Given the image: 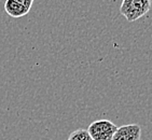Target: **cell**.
<instances>
[{
  "label": "cell",
  "instance_id": "6da1fadb",
  "mask_svg": "<svg viewBox=\"0 0 152 140\" xmlns=\"http://www.w3.org/2000/svg\"><path fill=\"white\" fill-rule=\"evenodd\" d=\"M150 9L151 0H123L120 12L129 23H132L146 15Z\"/></svg>",
  "mask_w": 152,
  "mask_h": 140
},
{
  "label": "cell",
  "instance_id": "7a4b0ae2",
  "mask_svg": "<svg viewBox=\"0 0 152 140\" xmlns=\"http://www.w3.org/2000/svg\"><path fill=\"white\" fill-rule=\"evenodd\" d=\"M118 126L109 120H97L88 125V131L93 140H111Z\"/></svg>",
  "mask_w": 152,
  "mask_h": 140
},
{
  "label": "cell",
  "instance_id": "3957f363",
  "mask_svg": "<svg viewBox=\"0 0 152 140\" xmlns=\"http://www.w3.org/2000/svg\"><path fill=\"white\" fill-rule=\"evenodd\" d=\"M141 127L138 124H127L118 127L111 140H140Z\"/></svg>",
  "mask_w": 152,
  "mask_h": 140
},
{
  "label": "cell",
  "instance_id": "277c9868",
  "mask_svg": "<svg viewBox=\"0 0 152 140\" xmlns=\"http://www.w3.org/2000/svg\"><path fill=\"white\" fill-rule=\"evenodd\" d=\"M4 10L10 16L14 18L25 16L29 12V9H27L26 7L23 6L22 3L18 2V1H15V0H6Z\"/></svg>",
  "mask_w": 152,
  "mask_h": 140
},
{
  "label": "cell",
  "instance_id": "5b68a950",
  "mask_svg": "<svg viewBox=\"0 0 152 140\" xmlns=\"http://www.w3.org/2000/svg\"><path fill=\"white\" fill-rule=\"evenodd\" d=\"M67 140H93L92 137L88 134V129L79 128L77 131H72L69 136H68Z\"/></svg>",
  "mask_w": 152,
  "mask_h": 140
},
{
  "label": "cell",
  "instance_id": "8992f818",
  "mask_svg": "<svg viewBox=\"0 0 152 140\" xmlns=\"http://www.w3.org/2000/svg\"><path fill=\"white\" fill-rule=\"evenodd\" d=\"M15 1L22 3L23 6H25L27 9H29V10H30V8H31L32 3H34V0H15Z\"/></svg>",
  "mask_w": 152,
  "mask_h": 140
}]
</instances>
